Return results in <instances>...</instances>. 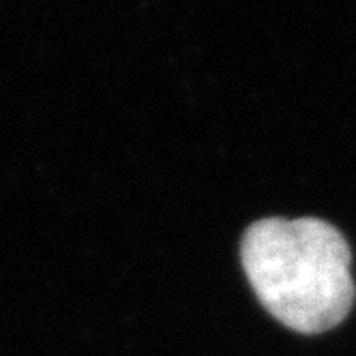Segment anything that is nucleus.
Masks as SVG:
<instances>
[{
    "mask_svg": "<svg viewBox=\"0 0 356 356\" xmlns=\"http://www.w3.org/2000/svg\"><path fill=\"white\" fill-rule=\"evenodd\" d=\"M243 268L262 307L284 326L318 335L341 324L356 296L350 247L335 225L316 217L251 223Z\"/></svg>",
    "mask_w": 356,
    "mask_h": 356,
    "instance_id": "nucleus-1",
    "label": "nucleus"
}]
</instances>
